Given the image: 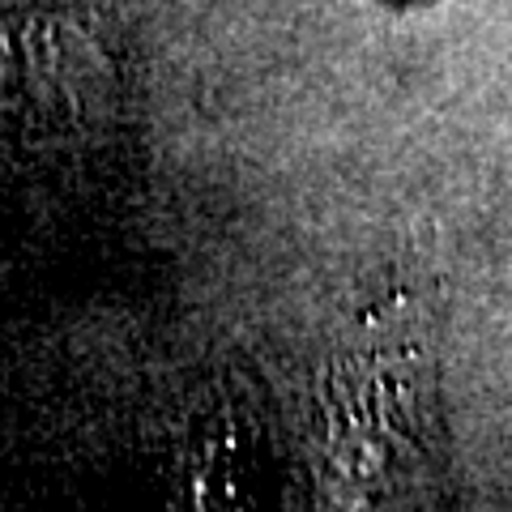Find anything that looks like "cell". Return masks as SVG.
<instances>
[{
	"mask_svg": "<svg viewBox=\"0 0 512 512\" xmlns=\"http://www.w3.org/2000/svg\"><path fill=\"white\" fill-rule=\"evenodd\" d=\"M338 453L363 457L359 470L384 487H406L427 453L431 427V372L419 342L376 333L342 367L338 389Z\"/></svg>",
	"mask_w": 512,
	"mask_h": 512,
	"instance_id": "6da1fadb",
	"label": "cell"
}]
</instances>
